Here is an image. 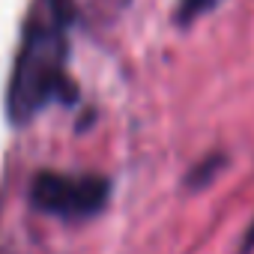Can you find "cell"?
Masks as SVG:
<instances>
[{
	"mask_svg": "<svg viewBox=\"0 0 254 254\" xmlns=\"http://www.w3.org/2000/svg\"><path fill=\"white\" fill-rule=\"evenodd\" d=\"M30 200L36 209L60 218H87L108 203V183L102 177H69L42 171L30 183Z\"/></svg>",
	"mask_w": 254,
	"mask_h": 254,
	"instance_id": "2",
	"label": "cell"
},
{
	"mask_svg": "<svg viewBox=\"0 0 254 254\" xmlns=\"http://www.w3.org/2000/svg\"><path fill=\"white\" fill-rule=\"evenodd\" d=\"M248 251H254V221H251V227H248L245 236H242V251H239V254H248Z\"/></svg>",
	"mask_w": 254,
	"mask_h": 254,
	"instance_id": "5",
	"label": "cell"
},
{
	"mask_svg": "<svg viewBox=\"0 0 254 254\" xmlns=\"http://www.w3.org/2000/svg\"><path fill=\"white\" fill-rule=\"evenodd\" d=\"M221 165H224V159H221V156H212V159L200 162V165L189 174V186H194V189H197V186H206V183L215 177V171H218Z\"/></svg>",
	"mask_w": 254,
	"mask_h": 254,
	"instance_id": "4",
	"label": "cell"
},
{
	"mask_svg": "<svg viewBox=\"0 0 254 254\" xmlns=\"http://www.w3.org/2000/svg\"><path fill=\"white\" fill-rule=\"evenodd\" d=\"M63 84V30L60 24L30 27L9 81V120L27 123Z\"/></svg>",
	"mask_w": 254,
	"mask_h": 254,
	"instance_id": "1",
	"label": "cell"
},
{
	"mask_svg": "<svg viewBox=\"0 0 254 254\" xmlns=\"http://www.w3.org/2000/svg\"><path fill=\"white\" fill-rule=\"evenodd\" d=\"M218 3V0H180V6H177V21H191L203 12H209L212 6Z\"/></svg>",
	"mask_w": 254,
	"mask_h": 254,
	"instance_id": "3",
	"label": "cell"
}]
</instances>
